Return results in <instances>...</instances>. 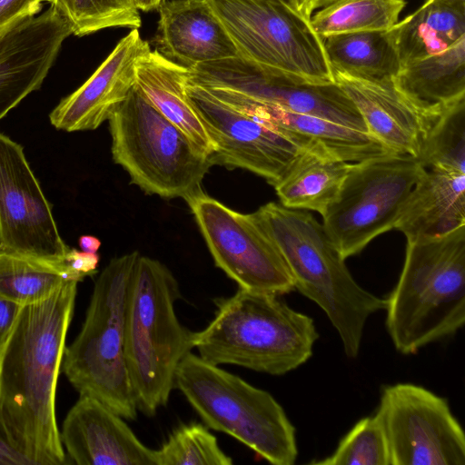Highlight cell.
Instances as JSON below:
<instances>
[{
    "label": "cell",
    "mask_w": 465,
    "mask_h": 465,
    "mask_svg": "<svg viewBox=\"0 0 465 465\" xmlns=\"http://www.w3.org/2000/svg\"><path fill=\"white\" fill-rule=\"evenodd\" d=\"M406 0H333L315 13L311 25L322 39L340 34L388 31L399 21Z\"/></svg>",
    "instance_id": "cell-29"
},
{
    "label": "cell",
    "mask_w": 465,
    "mask_h": 465,
    "mask_svg": "<svg viewBox=\"0 0 465 465\" xmlns=\"http://www.w3.org/2000/svg\"><path fill=\"white\" fill-rule=\"evenodd\" d=\"M239 54L291 78L335 83L323 39L282 0H207Z\"/></svg>",
    "instance_id": "cell-9"
},
{
    "label": "cell",
    "mask_w": 465,
    "mask_h": 465,
    "mask_svg": "<svg viewBox=\"0 0 465 465\" xmlns=\"http://www.w3.org/2000/svg\"><path fill=\"white\" fill-rule=\"evenodd\" d=\"M179 283L161 262L139 255L130 282L125 315V359L138 411L153 416L174 388L176 370L193 348L174 303Z\"/></svg>",
    "instance_id": "cell-5"
},
{
    "label": "cell",
    "mask_w": 465,
    "mask_h": 465,
    "mask_svg": "<svg viewBox=\"0 0 465 465\" xmlns=\"http://www.w3.org/2000/svg\"><path fill=\"white\" fill-rule=\"evenodd\" d=\"M215 303L214 318L193 334V348L203 360L283 375L312 357L319 338L313 319L279 295L238 288Z\"/></svg>",
    "instance_id": "cell-4"
},
{
    "label": "cell",
    "mask_w": 465,
    "mask_h": 465,
    "mask_svg": "<svg viewBox=\"0 0 465 465\" xmlns=\"http://www.w3.org/2000/svg\"><path fill=\"white\" fill-rule=\"evenodd\" d=\"M72 34L67 21L50 6L0 37V120L41 87Z\"/></svg>",
    "instance_id": "cell-16"
},
{
    "label": "cell",
    "mask_w": 465,
    "mask_h": 465,
    "mask_svg": "<svg viewBox=\"0 0 465 465\" xmlns=\"http://www.w3.org/2000/svg\"><path fill=\"white\" fill-rule=\"evenodd\" d=\"M187 82L231 90L287 111L368 133L357 107L336 83L299 81L241 56L192 66L188 68Z\"/></svg>",
    "instance_id": "cell-13"
},
{
    "label": "cell",
    "mask_w": 465,
    "mask_h": 465,
    "mask_svg": "<svg viewBox=\"0 0 465 465\" xmlns=\"http://www.w3.org/2000/svg\"><path fill=\"white\" fill-rule=\"evenodd\" d=\"M333 0H288V4L302 16L311 20L317 9H322Z\"/></svg>",
    "instance_id": "cell-38"
},
{
    "label": "cell",
    "mask_w": 465,
    "mask_h": 465,
    "mask_svg": "<svg viewBox=\"0 0 465 465\" xmlns=\"http://www.w3.org/2000/svg\"><path fill=\"white\" fill-rule=\"evenodd\" d=\"M203 88L233 108L302 141L309 146L319 145L339 160L358 163L393 153L369 133L324 118L287 111L231 90Z\"/></svg>",
    "instance_id": "cell-20"
},
{
    "label": "cell",
    "mask_w": 465,
    "mask_h": 465,
    "mask_svg": "<svg viewBox=\"0 0 465 465\" xmlns=\"http://www.w3.org/2000/svg\"><path fill=\"white\" fill-rule=\"evenodd\" d=\"M138 252L112 259L99 274L82 329L66 345L62 371L79 395L92 396L127 420L137 405L125 359V315Z\"/></svg>",
    "instance_id": "cell-6"
},
{
    "label": "cell",
    "mask_w": 465,
    "mask_h": 465,
    "mask_svg": "<svg viewBox=\"0 0 465 465\" xmlns=\"http://www.w3.org/2000/svg\"><path fill=\"white\" fill-rule=\"evenodd\" d=\"M99 254L69 249L65 256V263L83 281L87 276H93L97 272Z\"/></svg>",
    "instance_id": "cell-35"
},
{
    "label": "cell",
    "mask_w": 465,
    "mask_h": 465,
    "mask_svg": "<svg viewBox=\"0 0 465 465\" xmlns=\"http://www.w3.org/2000/svg\"><path fill=\"white\" fill-rule=\"evenodd\" d=\"M78 282L22 305L0 349V411L14 446L32 465L69 464L55 412L57 381Z\"/></svg>",
    "instance_id": "cell-1"
},
{
    "label": "cell",
    "mask_w": 465,
    "mask_h": 465,
    "mask_svg": "<svg viewBox=\"0 0 465 465\" xmlns=\"http://www.w3.org/2000/svg\"><path fill=\"white\" fill-rule=\"evenodd\" d=\"M386 328L395 349L417 353L465 322V225L407 241L400 278L386 298Z\"/></svg>",
    "instance_id": "cell-3"
},
{
    "label": "cell",
    "mask_w": 465,
    "mask_h": 465,
    "mask_svg": "<svg viewBox=\"0 0 465 465\" xmlns=\"http://www.w3.org/2000/svg\"><path fill=\"white\" fill-rule=\"evenodd\" d=\"M388 32L403 66L440 53L465 37V10L443 0H426Z\"/></svg>",
    "instance_id": "cell-26"
},
{
    "label": "cell",
    "mask_w": 465,
    "mask_h": 465,
    "mask_svg": "<svg viewBox=\"0 0 465 465\" xmlns=\"http://www.w3.org/2000/svg\"><path fill=\"white\" fill-rule=\"evenodd\" d=\"M449 5L465 10V0H443Z\"/></svg>",
    "instance_id": "cell-41"
},
{
    "label": "cell",
    "mask_w": 465,
    "mask_h": 465,
    "mask_svg": "<svg viewBox=\"0 0 465 465\" xmlns=\"http://www.w3.org/2000/svg\"><path fill=\"white\" fill-rule=\"evenodd\" d=\"M156 450L157 465H232V458L218 444L216 437L202 423H190L174 430Z\"/></svg>",
    "instance_id": "cell-32"
},
{
    "label": "cell",
    "mask_w": 465,
    "mask_h": 465,
    "mask_svg": "<svg viewBox=\"0 0 465 465\" xmlns=\"http://www.w3.org/2000/svg\"><path fill=\"white\" fill-rule=\"evenodd\" d=\"M70 25L73 35L84 36L110 27L139 29V10L133 0H47Z\"/></svg>",
    "instance_id": "cell-31"
},
{
    "label": "cell",
    "mask_w": 465,
    "mask_h": 465,
    "mask_svg": "<svg viewBox=\"0 0 465 465\" xmlns=\"http://www.w3.org/2000/svg\"><path fill=\"white\" fill-rule=\"evenodd\" d=\"M47 0H0V37L36 16Z\"/></svg>",
    "instance_id": "cell-34"
},
{
    "label": "cell",
    "mask_w": 465,
    "mask_h": 465,
    "mask_svg": "<svg viewBox=\"0 0 465 465\" xmlns=\"http://www.w3.org/2000/svg\"><path fill=\"white\" fill-rule=\"evenodd\" d=\"M186 93L212 142V164L248 170L273 185L312 147L223 103L202 86L187 82Z\"/></svg>",
    "instance_id": "cell-14"
},
{
    "label": "cell",
    "mask_w": 465,
    "mask_h": 465,
    "mask_svg": "<svg viewBox=\"0 0 465 465\" xmlns=\"http://www.w3.org/2000/svg\"><path fill=\"white\" fill-rule=\"evenodd\" d=\"M21 306L0 295V349L13 329Z\"/></svg>",
    "instance_id": "cell-37"
},
{
    "label": "cell",
    "mask_w": 465,
    "mask_h": 465,
    "mask_svg": "<svg viewBox=\"0 0 465 465\" xmlns=\"http://www.w3.org/2000/svg\"><path fill=\"white\" fill-rule=\"evenodd\" d=\"M154 43L169 60L186 68L240 56L207 0L163 1Z\"/></svg>",
    "instance_id": "cell-21"
},
{
    "label": "cell",
    "mask_w": 465,
    "mask_h": 465,
    "mask_svg": "<svg viewBox=\"0 0 465 465\" xmlns=\"http://www.w3.org/2000/svg\"><path fill=\"white\" fill-rule=\"evenodd\" d=\"M393 84L428 114L465 99V37L440 53L401 66Z\"/></svg>",
    "instance_id": "cell-24"
},
{
    "label": "cell",
    "mask_w": 465,
    "mask_h": 465,
    "mask_svg": "<svg viewBox=\"0 0 465 465\" xmlns=\"http://www.w3.org/2000/svg\"><path fill=\"white\" fill-rule=\"evenodd\" d=\"M69 281L82 282L66 263L51 264L0 249V295L12 302L40 301Z\"/></svg>",
    "instance_id": "cell-28"
},
{
    "label": "cell",
    "mask_w": 465,
    "mask_h": 465,
    "mask_svg": "<svg viewBox=\"0 0 465 465\" xmlns=\"http://www.w3.org/2000/svg\"><path fill=\"white\" fill-rule=\"evenodd\" d=\"M416 159L424 169L465 173V99L430 119Z\"/></svg>",
    "instance_id": "cell-30"
},
{
    "label": "cell",
    "mask_w": 465,
    "mask_h": 465,
    "mask_svg": "<svg viewBox=\"0 0 465 465\" xmlns=\"http://www.w3.org/2000/svg\"><path fill=\"white\" fill-rule=\"evenodd\" d=\"M0 465H32L12 443L0 411Z\"/></svg>",
    "instance_id": "cell-36"
},
{
    "label": "cell",
    "mask_w": 465,
    "mask_h": 465,
    "mask_svg": "<svg viewBox=\"0 0 465 465\" xmlns=\"http://www.w3.org/2000/svg\"><path fill=\"white\" fill-rule=\"evenodd\" d=\"M109 121L112 155L146 193L184 198L201 188L209 157L135 86Z\"/></svg>",
    "instance_id": "cell-8"
},
{
    "label": "cell",
    "mask_w": 465,
    "mask_h": 465,
    "mask_svg": "<svg viewBox=\"0 0 465 465\" xmlns=\"http://www.w3.org/2000/svg\"><path fill=\"white\" fill-rule=\"evenodd\" d=\"M0 249L63 265L69 247L23 147L0 133Z\"/></svg>",
    "instance_id": "cell-15"
},
{
    "label": "cell",
    "mask_w": 465,
    "mask_h": 465,
    "mask_svg": "<svg viewBox=\"0 0 465 465\" xmlns=\"http://www.w3.org/2000/svg\"><path fill=\"white\" fill-rule=\"evenodd\" d=\"M183 199L215 265L238 288L279 296L294 290L292 276L282 254L253 213L232 210L201 188Z\"/></svg>",
    "instance_id": "cell-11"
},
{
    "label": "cell",
    "mask_w": 465,
    "mask_h": 465,
    "mask_svg": "<svg viewBox=\"0 0 465 465\" xmlns=\"http://www.w3.org/2000/svg\"><path fill=\"white\" fill-rule=\"evenodd\" d=\"M376 415L391 465L465 464V435L446 399L412 383L387 385Z\"/></svg>",
    "instance_id": "cell-12"
},
{
    "label": "cell",
    "mask_w": 465,
    "mask_h": 465,
    "mask_svg": "<svg viewBox=\"0 0 465 465\" xmlns=\"http://www.w3.org/2000/svg\"><path fill=\"white\" fill-rule=\"evenodd\" d=\"M253 215L282 254L294 289L323 310L346 356L356 358L368 318L385 310L386 299L359 285L322 223L310 213L271 202Z\"/></svg>",
    "instance_id": "cell-2"
},
{
    "label": "cell",
    "mask_w": 465,
    "mask_h": 465,
    "mask_svg": "<svg viewBox=\"0 0 465 465\" xmlns=\"http://www.w3.org/2000/svg\"><path fill=\"white\" fill-rule=\"evenodd\" d=\"M150 46L132 29L94 73L50 113L54 127L66 132L94 130L109 120L135 84V63Z\"/></svg>",
    "instance_id": "cell-18"
},
{
    "label": "cell",
    "mask_w": 465,
    "mask_h": 465,
    "mask_svg": "<svg viewBox=\"0 0 465 465\" xmlns=\"http://www.w3.org/2000/svg\"><path fill=\"white\" fill-rule=\"evenodd\" d=\"M188 68L148 46L135 63V86L166 119L209 159L210 138L186 93Z\"/></svg>",
    "instance_id": "cell-23"
},
{
    "label": "cell",
    "mask_w": 465,
    "mask_h": 465,
    "mask_svg": "<svg viewBox=\"0 0 465 465\" xmlns=\"http://www.w3.org/2000/svg\"><path fill=\"white\" fill-rule=\"evenodd\" d=\"M164 0H133L138 10L143 12L158 9Z\"/></svg>",
    "instance_id": "cell-40"
},
{
    "label": "cell",
    "mask_w": 465,
    "mask_h": 465,
    "mask_svg": "<svg viewBox=\"0 0 465 465\" xmlns=\"http://www.w3.org/2000/svg\"><path fill=\"white\" fill-rule=\"evenodd\" d=\"M351 164L313 145L305 149L272 186L282 205L322 215L337 197Z\"/></svg>",
    "instance_id": "cell-25"
},
{
    "label": "cell",
    "mask_w": 465,
    "mask_h": 465,
    "mask_svg": "<svg viewBox=\"0 0 465 465\" xmlns=\"http://www.w3.org/2000/svg\"><path fill=\"white\" fill-rule=\"evenodd\" d=\"M332 74L370 134L393 153L418 156L427 125L438 113H424L414 106L396 89L393 79L366 80L333 69Z\"/></svg>",
    "instance_id": "cell-19"
},
{
    "label": "cell",
    "mask_w": 465,
    "mask_h": 465,
    "mask_svg": "<svg viewBox=\"0 0 465 465\" xmlns=\"http://www.w3.org/2000/svg\"><path fill=\"white\" fill-rule=\"evenodd\" d=\"M315 465H391L382 425L376 415L361 419L341 440L333 453Z\"/></svg>",
    "instance_id": "cell-33"
},
{
    "label": "cell",
    "mask_w": 465,
    "mask_h": 465,
    "mask_svg": "<svg viewBox=\"0 0 465 465\" xmlns=\"http://www.w3.org/2000/svg\"><path fill=\"white\" fill-rule=\"evenodd\" d=\"M282 1H284V2H287V3H288V0H282Z\"/></svg>",
    "instance_id": "cell-42"
},
{
    "label": "cell",
    "mask_w": 465,
    "mask_h": 465,
    "mask_svg": "<svg viewBox=\"0 0 465 465\" xmlns=\"http://www.w3.org/2000/svg\"><path fill=\"white\" fill-rule=\"evenodd\" d=\"M60 440L69 464L157 465L156 450L146 447L124 418L89 395H79L67 412Z\"/></svg>",
    "instance_id": "cell-17"
},
{
    "label": "cell",
    "mask_w": 465,
    "mask_h": 465,
    "mask_svg": "<svg viewBox=\"0 0 465 465\" xmlns=\"http://www.w3.org/2000/svg\"><path fill=\"white\" fill-rule=\"evenodd\" d=\"M424 169L408 154L391 153L351 163L322 225L343 259L361 252L394 226Z\"/></svg>",
    "instance_id": "cell-10"
},
{
    "label": "cell",
    "mask_w": 465,
    "mask_h": 465,
    "mask_svg": "<svg viewBox=\"0 0 465 465\" xmlns=\"http://www.w3.org/2000/svg\"><path fill=\"white\" fill-rule=\"evenodd\" d=\"M388 31L355 32L324 38L323 46L331 69L366 80H392L401 64Z\"/></svg>",
    "instance_id": "cell-27"
},
{
    "label": "cell",
    "mask_w": 465,
    "mask_h": 465,
    "mask_svg": "<svg viewBox=\"0 0 465 465\" xmlns=\"http://www.w3.org/2000/svg\"><path fill=\"white\" fill-rule=\"evenodd\" d=\"M174 388L207 427L236 439L273 465L295 462V428L268 391L192 351L176 370Z\"/></svg>",
    "instance_id": "cell-7"
},
{
    "label": "cell",
    "mask_w": 465,
    "mask_h": 465,
    "mask_svg": "<svg viewBox=\"0 0 465 465\" xmlns=\"http://www.w3.org/2000/svg\"><path fill=\"white\" fill-rule=\"evenodd\" d=\"M465 225V173L426 169L409 194L394 229L407 241L438 237Z\"/></svg>",
    "instance_id": "cell-22"
},
{
    "label": "cell",
    "mask_w": 465,
    "mask_h": 465,
    "mask_svg": "<svg viewBox=\"0 0 465 465\" xmlns=\"http://www.w3.org/2000/svg\"><path fill=\"white\" fill-rule=\"evenodd\" d=\"M78 242L82 251L90 253H97L101 246V241L93 235H82Z\"/></svg>",
    "instance_id": "cell-39"
}]
</instances>
